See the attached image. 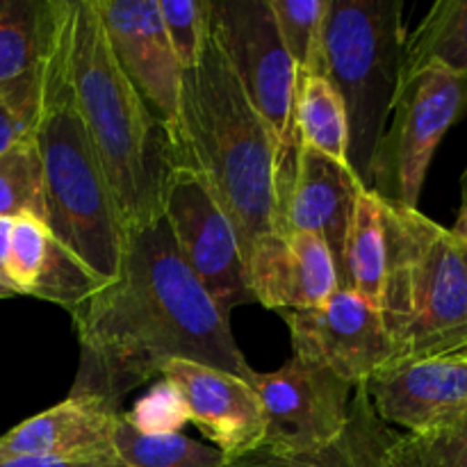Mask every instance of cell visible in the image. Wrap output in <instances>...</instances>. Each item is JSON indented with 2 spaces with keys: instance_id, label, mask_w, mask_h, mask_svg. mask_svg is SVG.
Returning <instances> with one entry per match:
<instances>
[{
  "instance_id": "obj_2",
  "label": "cell",
  "mask_w": 467,
  "mask_h": 467,
  "mask_svg": "<svg viewBox=\"0 0 467 467\" xmlns=\"http://www.w3.org/2000/svg\"><path fill=\"white\" fill-rule=\"evenodd\" d=\"M167 130L173 164L203 176L235 226L246 265L260 237L281 231L276 150L213 30L199 62L182 71L178 117Z\"/></svg>"
},
{
  "instance_id": "obj_29",
  "label": "cell",
  "mask_w": 467,
  "mask_h": 467,
  "mask_svg": "<svg viewBox=\"0 0 467 467\" xmlns=\"http://www.w3.org/2000/svg\"><path fill=\"white\" fill-rule=\"evenodd\" d=\"M169 41L182 71L201 59L210 36V0H158Z\"/></svg>"
},
{
  "instance_id": "obj_11",
  "label": "cell",
  "mask_w": 467,
  "mask_h": 467,
  "mask_svg": "<svg viewBox=\"0 0 467 467\" xmlns=\"http://www.w3.org/2000/svg\"><path fill=\"white\" fill-rule=\"evenodd\" d=\"M281 317L290 327L292 356L331 369L354 388L392 363L381 310L347 287L317 308L283 313Z\"/></svg>"
},
{
  "instance_id": "obj_7",
  "label": "cell",
  "mask_w": 467,
  "mask_h": 467,
  "mask_svg": "<svg viewBox=\"0 0 467 467\" xmlns=\"http://www.w3.org/2000/svg\"><path fill=\"white\" fill-rule=\"evenodd\" d=\"M210 30L272 135L283 228L301 150L296 132V67L278 36L267 0H210Z\"/></svg>"
},
{
  "instance_id": "obj_21",
  "label": "cell",
  "mask_w": 467,
  "mask_h": 467,
  "mask_svg": "<svg viewBox=\"0 0 467 467\" xmlns=\"http://www.w3.org/2000/svg\"><path fill=\"white\" fill-rule=\"evenodd\" d=\"M296 132L301 146L349 164L347 108L327 76H306L296 82Z\"/></svg>"
},
{
  "instance_id": "obj_28",
  "label": "cell",
  "mask_w": 467,
  "mask_h": 467,
  "mask_svg": "<svg viewBox=\"0 0 467 467\" xmlns=\"http://www.w3.org/2000/svg\"><path fill=\"white\" fill-rule=\"evenodd\" d=\"M50 240H53V233H50L48 223L41 219L30 217V214L14 219L5 281L16 290V295L30 296L46 263V255H48Z\"/></svg>"
},
{
  "instance_id": "obj_14",
  "label": "cell",
  "mask_w": 467,
  "mask_h": 467,
  "mask_svg": "<svg viewBox=\"0 0 467 467\" xmlns=\"http://www.w3.org/2000/svg\"><path fill=\"white\" fill-rule=\"evenodd\" d=\"M246 283L255 304L283 315L327 304L340 290V274L317 235L274 231L251 246Z\"/></svg>"
},
{
  "instance_id": "obj_22",
  "label": "cell",
  "mask_w": 467,
  "mask_h": 467,
  "mask_svg": "<svg viewBox=\"0 0 467 467\" xmlns=\"http://www.w3.org/2000/svg\"><path fill=\"white\" fill-rule=\"evenodd\" d=\"M431 64L467 78V0L436 3L406 39L404 71Z\"/></svg>"
},
{
  "instance_id": "obj_15",
  "label": "cell",
  "mask_w": 467,
  "mask_h": 467,
  "mask_svg": "<svg viewBox=\"0 0 467 467\" xmlns=\"http://www.w3.org/2000/svg\"><path fill=\"white\" fill-rule=\"evenodd\" d=\"M160 379L181 390L190 409V422L228 461L263 447V406L246 379L192 360H173Z\"/></svg>"
},
{
  "instance_id": "obj_18",
  "label": "cell",
  "mask_w": 467,
  "mask_h": 467,
  "mask_svg": "<svg viewBox=\"0 0 467 467\" xmlns=\"http://www.w3.org/2000/svg\"><path fill=\"white\" fill-rule=\"evenodd\" d=\"M363 190L349 164L301 146L281 231L317 235L331 249L340 269L347 231Z\"/></svg>"
},
{
  "instance_id": "obj_12",
  "label": "cell",
  "mask_w": 467,
  "mask_h": 467,
  "mask_svg": "<svg viewBox=\"0 0 467 467\" xmlns=\"http://www.w3.org/2000/svg\"><path fill=\"white\" fill-rule=\"evenodd\" d=\"M119 67L164 126L181 103L182 67L169 41L158 0H94Z\"/></svg>"
},
{
  "instance_id": "obj_3",
  "label": "cell",
  "mask_w": 467,
  "mask_h": 467,
  "mask_svg": "<svg viewBox=\"0 0 467 467\" xmlns=\"http://www.w3.org/2000/svg\"><path fill=\"white\" fill-rule=\"evenodd\" d=\"M67 67L123 233L162 217L171 140L112 53L94 0H68Z\"/></svg>"
},
{
  "instance_id": "obj_5",
  "label": "cell",
  "mask_w": 467,
  "mask_h": 467,
  "mask_svg": "<svg viewBox=\"0 0 467 467\" xmlns=\"http://www.w3.org/2000/svg\"><path fill=\"white\" fill-rule=\"evenodd\" d=\"M386 231L388 272L379 310L392 363L467 351V263L461 242L420 208L388 201Z\"/></svg>"
},
{
  "instance_id": "obj_17",
  "label": "cell",
  "mask_w": 467,
  "mask_h": 467,
  "mask_svg": "<svg viewBox=\"0 0 467 467\" xmlns=\"http://www.w3.org/2000/svg\"><path fill=\"white\" fill-rule=\"evenodd\" d=\"M62 0H0V99L30 132Z\"/></svg>"
},
{
  "instance_id": "obj_31",
  "label": "cell",
  "mask_w": 467,
  "mask_h": 467,
  "mask_svg": "<svg viewBox=\"0 0 467 467\" xmlns=\"http://www.w3.org/2000/svg\"><path fill=\"white\" fill-rule=\"evenodd\" d=\"M99 461H67L48 459V456H14V459H0V467H100Z\"/></svg>"
},
{
  "instance_id": "obj_27",
  "label": "cell",
  "mask_w": 467,
  "mask_h": 467,
  "mask_svg": "<svg viewBox=\"0 0 467 467\" xmlns=\"http://www.w3.org/2000/svg\"><path fill=\"white\" fill-rule=\"evenodd\" d=\"M108 283L109 281L91 272L76 254H71L67 246L59 244L53 237L46 263L41 267V274L36 278L35 287H32L30 296L57 304L67 313H71L73 308H78L82 301L89 299L94 292H99Z\"/></svg>"
},
{
  "instance_id": "obj_4",
  "label": "cell",
  "mask_w": 467,
  "mask_h": 467,
  "mask_svg": "<svg viewBox=\"0 0 467 467\" xmlns=\"http://www.w3.org/2000/svg\"><path fill=\"white\" fill-rule=\"evenodd\" d=\"M67 5L68 0L59 5L30 128L44 169L46 223L91 272L114 281L126 233L68 78Z\"/></svg>"
},
{
  "instance_id": "obj_16",
  "label": "cell",
  "mask_w": 467,
  "mask_h": 467,
  "mask_svg": "<svg viewBox=\"0 0 467 467\" xmlns=\"http://www.w3.org/2000/svg\"><path fill=\"white\" fill-rule=\"evenodd\" d=\"M121 410L91 397H71L23 420L0 438V459L48 456L67 461L114 459L112 427Z\"/></svg>"
},
{
  "instance_id": "obj_13",
  "label": "cell",
  "mask_w": 467,
  "mask_h": 467,
  "mask_svg": "<svg viewBox=\"0 0 467 467\" xmlns=\"http://www.w3.org/2000/svg\"><path fill=\"white\" fill-rule=\"evenodd\" d=\"M363 386L383 424L427 431L467 410V351L395 360Z\"/></svg>"
},
{
  "instance_id": "obj_25",
  "label": "cell",
  "mask_w": 467,
  "mask_h": 467,
  "mask_svg": "<svg viewBox=\"0 0 467 467\" xmlns=\"http://www.w3.org/2000/svg\"><path fill=\"white\" fill-rule=\"evenodd\" d=\"M23 214L46 222L44 169L32 132L0 153V217Z\"/></svg>"
},
{
  "instance_id": "obj_34",
  "label": "cell",
  "mask_w": 467,
  "mask_h": 467,
  "mask_svg": "<svg viewBox=\"0 0 467 467\" xmlns=\"http://www.w3.org/2000/svg\"><path fill=\"white\" fill-rule=\"evenodd\" d=\"M451 233H454V237L459 242H467V190H465V203H463V210H461L459 219H456V226L451 228Z\"/></svg>"
},
{
  "instance_id": "obj_10",
  "label": "cell",
  "mask_w": 467,
  "mask_h": 467,
  "mask_svg": "<svg viewBox=\"0 0 467 467\" xmlns=\"http://www.w3.org/2000/svg\"><path fill=\"white\" fill-rule=\"evenodd\" d=\"M265 418L263 447L283 454L317 451L336 442L349 422L358 386L317 363L292 356L276 372H251Z\"/></svg>"
},
{
  "instance_id": "obj_37",
  "label": "cell",
  "mask_w": 467,
  "mask_h": 467,
  "mask_svg": "<svg viewBox=\"0 0 467 467\" xmlns=\"http://www.w3.org/2000/svg\"><path fill=\"white\" fill-rule=\"evenodd\" d=\"M461 249H463V255H465V263H467V242H461Z\"/></svg>"
},
{
  "instance_id": "obj_23",
  "label": "cell",
  "mask_w": 467,
  "mask_h": 467,
  "mask_svg": "<svg viewBox=\"0 0 467 467\" xmlns=\"http://www.w3.org/2000/svg\"><path fill=\"white\" fill-rule=\"evenodd\" d=\"M114 459L126 467H226L228 459L213 445L192 441L182 433L149 436L119 413L112 427Z\"/></svg>"
},
{
  "instance_id": "obj_35",
  "label": "cell",
  "mask_w": 467,
  "mask_h": 467,
  "mask_svg": "<svg viewBox=\"0 0 467 467\" xmlns=\"http://www.w3.org/2000/svg\"><path fill=\"white\" fill-rule=\"evenodd\" d=\"M9 296H16V290L0 276V299H9Z\"/></svg>"
},
{
  "instance_id": "obj_8",
  "label": "cell",
  "mask_w": 467,
  "mask_h": 467,
  "mask_svg": "<svg viewBox=\"0 0 467 467\" xmlns=\"http://www.w3.org/2000/svg\"><path fill=\"white\" fill-rule=\"evenodd\" d=\"M467 105V78L422 67L401 73L386 132L374 160L372 190L388 203L418 210L420 194L442 137Z\"/></svg>"
},
{
  "instance_id": "obj_32",
  "label": "cell",
  "mask_w": 467,
  "mask_h": 467,
  "mask_svg": "<svg viewBox=\"0 0 467 467\" xmlns=\"http://www.w3.org/2000/svg\"><path fill=\"white\" fill-rule=\"evenodd\" d=\"M23 135H27V130L21 126V121L14 117L12 109L7 108V103L0 99V153H5L9 146L16 144Z\"/></svg>"
},
{
  "instance_id": "obj_36",
  "label": "cell",
  "mask_w": 467,
  "mask_h": 467,
  "mask_svg": "<svg viewBox=\"0 0 467 467\" xmlns=\"http://www.w3.org/2000/svg\"><path fill=\"white\" fill-rule=\"evenodd\" d=\"M100 467H126V465L119 463V461H109V463H103Z\"/></svg>"
},
{
  "instance_id": "obj_9",
  "label": "cell",
  "mask_w": 467,
  "mask_h": 467,
  "mask_svg": "<svg viewBox=\"0 0 467 467\" xmlns=\"http://www.w3.org/2000/svg\"><path fill=\"white\" fill-rule=\"evenodd\" d=\"M162 217L187 267L223 313L255 304L235 226L196 169L173 164L164 182Z\"/></svg>"
},
{
  "instance_id": "obj_20",
  "label": "cell",
  "mask_w": 467,
  "mask_h": 467,
  "mask_svg": "<svg viewBox=\"0 0 467 467\" xmlns=\"http://www.w3.org/2000/svg\"><path fill=\"white\" fill-rule=\"evenodd\" d=\"M388 272L386 201L365 187L356 201L340 260V287L356 292L379 308Z\"/></svg>"
},
{
  "instance_id": "obj_26",
  "label": "cell",
  "mask_w": 467,
  "mask_h": 467,
  "mask_svg": "<svg viewBox=\"0 0 467 467\" xmlns=\"http://www.w3.org/2000/svg\"><path fill=\"white\" fill-rule=\"evenodd\" d=\"M381 467H467V410L427 431L397 433Z\"/></svg>"
},
{
  "instance_id": "obj_33",
  "label": "cell",
  "mask_w": 467,
  "mask_h": 467,
  "mask_svg": "<svg viewBox=\"0 0 467 467\" xmlns=\"http://www.w3.org/2000/svg\"><path fill=\"white\" fill-rule=\"evenodd\" d=\"M12 226L14 219L0 217V276L5 278V265H7L9 244H12Z\"/></svg>"
},
{
  "instance_id": "obj_30",
  "label": "cell",
  "mask_w": 467,
  "mask_h": 467,
  "mask_svg": "<svg viewBox=\"0 0 467 467\" xmlns=\"http://www.w3.org/2000/svg\"><path fill=\"white\" fill-rule=\"evenodd\" d=\"M121 415L132 429L149 433V436L181 433V429L190 422V409H187L185 397L167 379H158V383H153L135 401V406Z\"/></svg>"
},
{
  "instance_id": "obj_24",
  "label": "cell",
  "mask_w": 467,
  "mask_h": 467,
  "mask_svg": "<svg viewBox=\"0 0 467 467\" xmlns=\"http://www.w3.org/2000/svg\"><path fill=\"white\" fill-rule=\"evenodd\" d=\"M278 36L296 67V78L327 76L324 32L328 0H267Z\"/></svg>"
},
{
  "instance_id": "obj_1",
  "label": "cell",
  "mask_w": 467,
  "mask_h": 467,
  "mask_svg": "<svg viewBox=\"0 0 467 467\" xmlns=\"http://www.w3.org/2000/svg\"><path fill=\"white\" fill-rule=\"evenodd\" d=\"M68 315L80 345L68 395L91 397L114 410L173 360L246 381L254 372L233 336L231 315L187 267L164 217L128 228L117 278Z\"/></svg>"
},
{
  "instance_id": "obj_6",
  "label": "cell",
  "mask_w": 467,
  "mask_h": 467,
  "mask_svg": "<svg viewBox=\"0 0 467 467\" xmlns=\"http://www.w3.org/2000/svg\"><path fill=\"white\" fill-rule=\"evenodd\" d=\"M401 0H328L324 55L349 119V162L372 190L374 160L404 71Z\"/></svg>"
},
{
  "instance_id": "obj_19",
  "label": "cell",
  "mask_w": 467,
  "mask_h": 467,
  "mask_svg": "<svg viewBox=\"0 0 467 467\" xmlns=\"http://www.w3.org/2000/svg\"><path fill=\"white\" fill-rule=\"evenodd\" d=\"M395 438L397 433L374 413L365 386H358L351 397L349 422L342 436L328 447L304 454H283L258 447L228 461L226 467H381Z\"/></svg>"
}]
</instances>
